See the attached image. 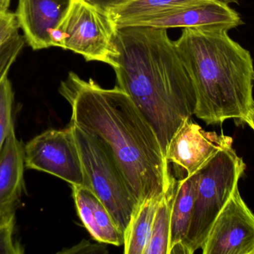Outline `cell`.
I'll list each match as a JSON object with an SVG mask.
<instances>
[{"label":"cell","mask_w":254,"mask_h":254,"mask_svg":"<svg viewBox=\"0 0 254 254\" xmlns=\"http://www.w3.org/2000/svg\"><path fill=\"white\" fill-rule=\"evenodd\" d=\"M59 92L71 106L70 124L105 145L138 206L164 196L176 183L155 131L123 89L70 72Z\"/></svg>","instance_id":"obj_1"},{"label":"cell","mask_w":254,"mask_h":254,"mask_svg":"<svg viewBox=\"0 0 254 254\" xmlns=\"http://www.w3.org/2000/svg\"><path fill=\"white\" fill-rule=\"evenodd\" d=\"M115 43L112 67L117 86L150 124L165 157L176 133L195 114L196 95L189 73L166 28L118 27Z\"/></svg>","instance_id":"obj_2"},{"label":"cell","mask_w":254,"mask_h":254,"mask_svg":"<svg viewBox=\"0 0 254 254\" xmlns=\"http://www.w3.org/2000/svg\"><path fill=\"white\" fill-rule=\"evenodd\" d=\"M175 44L195 89L194 115L207 125L244 122L254 106L251 52L213 27L184 28Z\"/></svg>","instance_id":"obj_3"},{"label":"cell","mask_w":254,"mask_h":254,"mask_svg":"<svg viewBox=\"0 0 254 254\" xmlns=\"http://www.w3.org/2000/svg\"><path fill=\"white\" fill-rule=\"evenodd\" d=\"M246 169L232 146L218 152L199 170L192 219L183 244L185 254L201 249L219 213L239 187Z\"/></svg>","instance_id":"obj_4"},{"label":"cell","mask_w":254,"mask_h":254,"mask_svg":"<svg viewBox=\"0 0 254 254\" xmlns=\"http://www.w3.org/2000/svg\"><path fill=\"white\" fill-rule=\"evenodd\" d=\"M84 173L85 186L95 192L125 234L138 207L111 152L92 134L70 124Z\"/></svg>","instance_id":"obj_5"},{"label":"cell","mask_w":254,"mask_h":254,"mask_svg":"<svg viewBox=\"0 0 254 254\" xmlns=\"http://www.w3.org/2000/svg\"><path fill=\"white\" fill-rule=\"evenodd\" d=\"M118 26L111 14L83 0H71L53 37V46L70 50L87 61L113 67L117 55Z\"/></svg>","instance_id":"obj_6"},{"label":"cell","mask_w":254,"mask_h":254,"mask_svg":"<svg viewBox=\"0 0 254 254\" xmlns=\"http://www.w3.org/2000/svg\"><path fill=\"white\" fill-rule=\"evenodd\" d=\"M25 168L49 173L70 183L85 186L84 173L72 126L49 129L25 145Z\"/></svg>","instance_id":"obj_7"},{"label":"cell","mask_w":254,"mask_h":254,"mask_svg":"<svg viewBox=\"0 0 254 254\" xmlns=\"http://www.w3.org/2000/svg\"><path fill=\"white\" fill-rule=\"evenodd\" d=\"M203 254H254V213L237 188L213 223Z\"/></svg>","instance_id":"obj_8"},{"label":"cell","mask_w":254,"mask_h":254,"mask_svg":"<svg viewBox=\"0 0 254 254\" xmlns=\"http://www.w3.org/2000/svg\"><path fill=\"white\" fill-rule=\"evenodd\" d=\"M233 145V138L215 131H206L190 119L185 121L167 148L165 158L192 175L218 152Z\"/></svg>","instance_id":"obj_9"},{"label":"cell","mask_w":254,"mask_h":254,"mask_svg":"<svg viewBox=\"0 0 254 254\" xmlns=\"http://www.w3.org/2000/svg\"><path fill=\"white\" fill-rule=\"evenodd\" d=\"M71 0H19L15 15L25 43L33 50L53 46L54 34Z\"/></svg>","instance_id":"obj_10"},{"label":"cell","mask_w":254,"mask_h":254,"mask_svg":"<svg viewBox=\"0 0 254 254\" xmlns=\"http://www.w3.org/2000/svg\"><path fill=\"white\" fill-rule=\"evenodd\" d=\"M243 23L240 15L230 6L228 1L224 0H203L177 11L140 21L131 25L166 29L213 27L230 31L243 25Z\"/></svg>","instance_id":"obj_11"},{"label":"cell","mask_w":254,"mask_h":254,"mask_svg":"<svg viewBox=\"0 0 254 254\" xmlns=\"http://www.w3.org/2000/svg\"><path fill=\"white\" fill-rule=\"evenodd\" d=\"M25 145L18 140L14 126L0 152V222L15 215L24 189Z\"/></svg>","instance_id":"obj_12"},{"label":"cell","mask_w":254,"mask_h":254,"mask_svg":"<svg viewBox=\"0 0 254 254\" xmlns=\"http://www.w3.org/2000/svg\"><path fill=\"white\" fill-rule=\"evenodd\" d=\"M71 186L79 217L92 238L104 244L125 245V234L95 192L86 186Z\"/></svg>","instance_id":"obj_13"},{"label":"cell","mask_w":254,"mask_h":254,"mask_svg":"<svg viewBox=\"0 0 254 254\" xmlns=\"http://www.w3.org/2000/svg\"><path fill=\"white\" fill-rule=\"evenodd\" d=\"M199 177L198 171L176 183L170 217L169 254L176 246H181L185 254L183 244L190 225Z\"/></svg>","instance_id":"obj_14"},{"label":"cell","mask_w":254,"mask_h":254,"mask_svg":"<svg viewBox=\"0 0 254 254\" xmlns=\"http://www.w3.org/2000/svg\"><path fill=\"white\" fill-rule=\"evenodd\" d=\"M203 0H131L110 13L118 27L177 11Z\"/></svg>","instance_id":"obj_15"},{"label":"cell","mask_w":254,"mask_h":254,"mask_svg":"<svg viewBox=\"0 0 254 254\" xmlns=\"http://www.w3.org/2000/svg\"><path fill=\"white\" fill-rule=\"evenodd\" d=\"M162 198L146 200L137 207L125 234V254H143L150 237L157 208Z\"/></svg>","instance_id":"obj_16"},{"label":"cell","mask_w":254,"mask_h":254,"mask_svg":"<svg viewBox=\"0 0 254 254\" xmlns=\"http://www.w3.org/2000/svg\"><path fill=\"white\" fill-rule=\"evenodd\" d=\"M177 181L166 192L158 204L149 241L143 254H169L170 217Z\"/></svg>","instance_id":"obj_17"},{"label":"cell","mask_w":254,"mask_h":254,"mask_svg":"<svg viewBox=\"0 0 254 254\" xmlns=\"http://www.w3.org/2000/svg\"><path fill=\"white\" fill-rule=\"evenodd\" d=\"M13 103V88L7 76L0 83V152L9 131L13 125L12 117Z\"/></svg>","instance_id":"obj_18"},{"label":"cell","mask_w":254,"mask_h":254,"mask_svg":"<svg viewBox=\"0 0 254 254\" xmlns=\"http://www.w3.org/2000/svg\"><path fill=\"white\" fill-rule=\"evenodd\" d=\"M25 44L23 36L17 33L0 47V83L7 73Z\"/></svg>","instance_id":"obj_19"},{"label":"cell","mask_w":254,"mask_h":254,"mask_svg":"<svg viewBox=\"0 0 254 254\" xmlns=\"http://www.w3.org/2000/svg\"><path fill=\"white\" fill-rule=\"evenodd\" d=\"M15 215L0 222V254H22V248L14 241Z\"/></svg>","instance_id":"obj_20"},{"label":"cell","mask_w":254,"mask_h":254,"mask_svg":"<svg viewBox=\"0 0 254 254\" xmlns=\"http://www.w3.org/2000/svg\"><path fill=\"white\" fill-rule=\"evenodd\" d=\"M19 26L15 13H0V47L9 39L19 33Z\"/></svg>","instance_id":"obj_21"},{"label":"cell","mask_w":254,"mask_h":254,"mask_svg":"<svg viewBox=\"0 0 254 254\" xmlns=\"http://www.w3.org/2000/svg\"><path fill=\"white\" fill-rule=\"evenodd\" d=\"M83 1L110 13L116 9L125 5L131 0H83Z\"/></svg>","instance_id":"obj_22"},{"label":"cell","mask_w":254,"mask_h":254,"mask_svg":"<svg viewBox=\"0 0 254 254\" xmlns=\"http://www.w3.org/2000/svg\"><path fill=\"white\" fill-rule=\"evenodd\" d=\"M244 122L247 123L254 132V106L246 115L244 119Z\"/></svg>","instance_id":"obj_23"},{"label":"cell","mask_w":254,"mask_h":254,"mask_svg":"<svg viewBox=\"0 0 254 254\" xmlns=\"http://www.w3.org/2000/svg\"><path fill=\"white\" fill-rule=\"evenodd\" d=\"M11 0H0V13L8 10Z\"/></svg>","instance_id":"obj_24"}]
</instances>
